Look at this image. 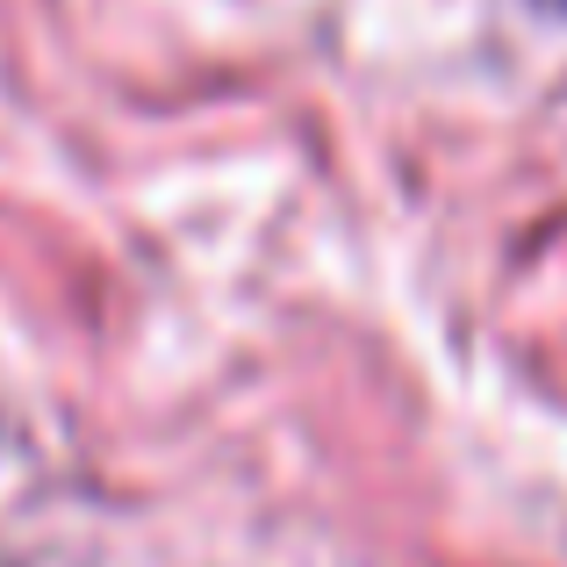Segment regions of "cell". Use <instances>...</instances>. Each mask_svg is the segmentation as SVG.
<instances>
[{"instance_id":"cell-1","label":"cell","mask_w":567,"mask_h":567,"mask_svg":"<svg viewBox=\"0 0 567 567\" xmlns=\"http://www.w3.org/2000/svg\"><path fill=\"white\" fill-rule=\"evenodd\" d=\"M539 8H554V14H567V0H539Z\"/></svg>"}]
</instances>
